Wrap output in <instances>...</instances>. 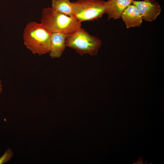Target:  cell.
<instances>
[{
	"mask_svg": "<svg viewBox=\"0 0 164 164\" xmlns=\"http://www.w3.org/2000/svg\"><path fill=\"white\" fill-rule=\"evenodd\" d=\"M50 33L41 23L31 22L26 26L23 36L26 47L34 54L49 53Z\"/></svg>",
	"mask_w": 164,
	"mask_h": 164,
	"instance_id": "7a4b0ae2",
	"label": "cell"
},
{
	"mask_svg": "<svg viewBox=\"0 0 164 164\" xmlns=\"http://www.w3.org/2000/svg\"><path fill=\"white\" fill-rule=\"evenodd\" d=\"M1 81H0V94L2 92V86L1 84Z\"/></svg>",
	"mask_w": 164,
	"mask_h": 164,
	"instance_id": "8fae6325",
	"label": "cell"
},
{
	"mask_svg": "<svg viewBox=\"0 0 164 164\" xmlns=\"http://www.w3.org/2000/svg\"><path fill=\"white\" fill-rule=\"evenodd\" d=\"M121 18L127 28L140 26L143 19L137 7L132 4L124 10Z\"/></svg>",
	"mask_w": 164,
	"mask_h": 164,
	"instance_id": "ba28073f",
	"label": "cell"
},
{
	"mask_svg": "<svg viewBox=\"0 0 164 164\" xmlns=\"http://www.w3.org/2000/svg\"><path fill=\"white\" fill-rule=\"evenodd\" d=\"M67 35L60 32L50 33L49 53L52 58H59L62 55L66 47Z\"/></svg>",
	"mask_w": 164,
	"mask_h": 164,
	"instance_id": "8992f818",
	"label": "cell"
},
{
	"mask_svg": "<svg viewBox=\"0 0 164 164\" xmlns=\"http://www.w3.org/2000/svg\"><path fill=\"white\" fill-rule=\"evenodd\" d=\"M132 4L137 7L145 21L155 20L161 11L160 5L155 0H133Z\"/></svg>",
	"mask_w": 164,
	"mask_h": 164,
	"instance_id": "5b68a950",
	"label": "cell"
},
{
	"mask_svg": "<svg viewBox=\"0 0 164 164\" xmlns=\"http://www.w3.org/2000/svg\"><path fill=\"white\" fill-rule=\"evenodd\" d=\"M72 2L73 15L81 22L98 20L106 12V2L104 0H78Z\"/></svg>",
	"mask_w": 164,
	"mask_h": 164,
	"instance_id": "277c9868",
	"label": "cell"
},
{
	"mask_svg": "<svg viewBox=\"0 0 164 164\" xmlns=\"http://www.w3.org/2000/svg\"><path fill=\"white\" fill-rule=\"evenodd\" d=\"M101 45L100 39L90 35L82 28L67 34L66 39V46L75 50L82 56L85 54L97 55Z\"/></svg>",
	"mask_w": 164,
	"mask_h": 164,
	"instance_id": "3957f363",
	"label": "cell"
},
{
	"mask_svg": "<svg viewBox=\"0 0 164 164\" xmlns=\"http://www.w3.org/2000/svg\"><path fill=\"white\" fill-rule=\"evenodd\" d=\"M56 10L69 16H73V2L70 0H52V7Z\"/></svg>",
	"mask_w": 164,
	"mask_h": 164,
	"instance_id": "9c48e42d",
	"label": "cell"
},
{
	"mask_svg": "<svg viewBox=\"0 0 164 164\" xmlns=\"http://www.w3.org/2000/svg\"><path fill=\"white\" fill-rule=\"evenodd\" d=\"M41 23L50 33L60 32L66 34L82 29L81 22L74 16H69L52 7L43 8Z\"/></svg>",
	"mask_w": 164,
	"mask_h": 164,
	"instance_id": "6da1fadb",
	"label": "cell"
},
{
	"mask_svg": "<svg viewBox=\"0 0 164 164\" xmlns=\"http://www.w3.org/2000/svg\"><path fill=\"white\" fill-rule=\"evenodd\" d=\"M134 0H108L106 1L108 19H120L123 12Z\"/></svg>",
	"mask_w": 164,
	"mask_h": 164,
	"instance_id": "52a82bcc",
	"label": "cell"
},
{
	"mask_svg": "<svg viewBox=\"0 0 164 164\" xmlns=\"http://www.w3.org/2000/svg\"><path fill=\"white\" fill-rule=\"evenodd\" d=\"M13 155L11 150L9 149L5 152L4 154L0 157V164L5 163L8 162Z\"/></svg>",
	"mask_w": 164,
	"mask_h": 164,
	"instance_id": "30bf717a",
	"label": "cell"
}]
</instances>
